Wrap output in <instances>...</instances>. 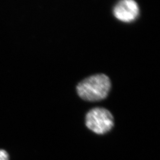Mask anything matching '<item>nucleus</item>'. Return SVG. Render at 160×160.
<instances>
[{
	"label": "nucleus",
	"instance_id": "obj_3",
	"mask_svg": "<svg viewBox=\"0 0 160 160\" xmlns=\"http://www.w3.org/2000/svg\"><path fill=\"white\" fill-rule=\"evenodd\" d=\"M139 13V7L134 0H120L113 9L115 17L126 23H130L136 20Z\"/></svg>",
	"mask_w": 160,
	"mask_h": 160
},
{
	"label": "nucleus",
	"instance_id": "obj_1",
	"mask_svg": "<svg viewBox=\"0 0 160 160\" xmlns=\"http://www.w3.org/2000/svg\"><path fill=\"white\" fill-rule=\"evenodd\" d=\"M111 81L103 74L92 75L81 81L77 86L78 96L88 102L101 101L108 96Z\"/></svg>",
	"mask_w": 160,
	"mask_h": 160
},
{
	"label": "nucleus",
	"instance_id": "obj_4",
	"mask_svg": "<svg viewBox=\"0 0 160 160\" xmlns=\"http://www.w3.org/2000/svg\"><path fill=\"white\" fill-rule=\"evenodd\" d=\"M0 160H10L8 153L2 149H0Z\"/></svg>",
	"mask_w": 160,
	"mask_h": 160
},
{
	"label": "nucleus",
	"instance_id": "obj_2",
	"mask_svg": "<svg viewBox=\"0 0 160 160\" xmlns=\"http://www.w3.org/2000/svg\"><path fill=\"white\" fill-rule=\"evenodd\" d=\"M87 127L97 134H104L110 131L114 125L113 118L109 110L96 108L90 110L86 117Z\"/></svg>",
	"mask_w": 160,
	"mask_h": 160
}]
</instances>
